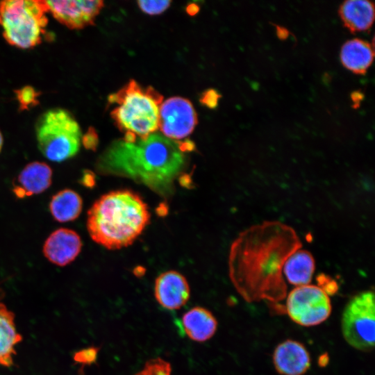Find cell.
<instances>
[{"label":"cell","instance_id":"obj_1","mask_svg":"<svg viewBox=\"0 0 375 375\" xmlns=\"http://www.w3.org/2000/svg\"><path fill=\"white\" fill-rule=\"evenodd\" d=\"M301 247L296 231L280 222H264L244 230L232 243L228 256L235 288L247 301H282L287 290L283 265Z\"/></svg>","mask_w":375,"mask_h":375},{"label":"cell","instance_id":"obj_2","mask_svg":"<svg viewBox=\"0 0 375 375\" xmlns=\"http://www.w3.org/2000/svg\"><path fill=\"white\" fill-rule=\"evenodd\" d=\"M193 146L191 142L172 140L158 133L133 142L121 139L99 156L96 169L101 174L129 178L167 194L185 166L184 151Z\"/></svg>","mask_w":375,"mask_h":375},{"label":"cell","instance_id":"obj_3","mask_svg":"<svg viewBox=\"0 0 375 375\" xmlns=\"http://www.w3.org/2000/svg\"><path fill=\"white\" fill-rule=\"evenodd\" d=\"M147 205L138 194L119 190L102 195L88 212L87 230L93 241L108 249L131 245L150 220Z\"/></svg>","mask_w":375,"mask_h":375},{"label":"cell","instance_id":"obj_4","mask_svg":"<svg viewBox=\"0 0 375 375\" xmlns=\"http://www.w3.org/2000/svg\"><path fill=\"white\" fill-rule=\"evenodd\" d=\"M162 99V95L153 87H142L133 79L110 94L108 103L115 105L110 116L124 133L122 140L133 142L156 133Z\"/></svg>","mask_w":375,"mask_h":375},{"label":"cell","instance_id":"obj_5","mask_svg":"<svg viewBox=\"0 0 375 375\" xmlns=\"http://www.w3.org/2000/svg\"><path fill=\"white\" fill-rule=\"evenodd\" d=\"M49 11L46 1L6 0L0 2V25L6 42L26 49L42 41Z\"/></svg>","mask_w":375,"mask_h":375},{"label":"cell","instance_id":"obj_6","mask_svg":"<svg viewBox=\"0 0 375 375\" xmlns=\"http://www.w3.org/2000/svg\"><path fill=\"white\" fill-rule=\"evenodd\" d=\"M38 149L48 160L60 162L78 152L81 144V128L69 111L60 108L42 113L35 124Z\"/></svg>","mask_w":375,"mask_h":375},{"label":"cell","instance_id":"obj_7","mask_svg":"<svg viewBox=\"0 0 375 375\" xmlns=\"http://www.w3.org/2000/svg\"><path fill=\"white\" fill-rule=\"evenodd\" d=\"M374 293L366 290L354 295L346 304L341 318L342 334L353 349L371 351L374 346Z\"/></svg>","mask_w":375,"mask_h":375},{"label":"cell","instance_id":"obj_8","mask_svg":"<svg viewBox=\"0 0 375 375\" xmlns=\"http://www.w3.org/2000/svg\"><path fill=\"white\" fill-rule=\"evenodd\" d=\"M328 294L320 287L306 285L294 288L286 299L285 311L296 324L310 327L325 322L331 313Z\"/></svg>","mask_w":375,"mask_h":375},{"label":"cell","instance_id":"obj_9","mask_svg":"<svg viewBox=\"0 0 375 375\" xmlns=\"http://www.w3.org/2000/svg\"><path fill=\"white\" fill-rule=\"evenodd\" d=\"M197 122L196 111L187 99L173 97L160 106L158 128L172 140L178 141L188 137Z\"/></svg>","mask_w":375,"mask_h":375},{"label":"cell","instance_id":"obj_10","mask_svg":"<svg viewBox=\"0 0 375 375\" xmlns=\"http://www.w3.org/2000/svg\"><path fill=\"white\" fill-rule=\"evenodd\" d=\"M49 11L60 23L70 29H81L93 25L103 7L101 0L46 1Z\"/></svg>","mask_w":375,"mask_h":375},{"label":"cell","instance_id":"obj_11","mask_svg":"<svg viewBox=\"0 0 375 375\" xmlns=\"http://www.w3.org/2000/svg\"><path fill=\"white\" fill-rule=\"evenodd\" d=\"M154 296L165 309L178 310L189 300L190 288L185 277L174 270L160 274L155 281Z\"/></svg>","mask_w":375,"mask_h":375},{"label":"cell","instance_id":"obj_12","mask_svg":"<svg viewBox=\"0 0 375 375\" xmlns=\"http://www.w3.org/2000/svg\"><path fill=\"white\" fill-rule=\"evenodd\" d=\"M82 248V241L74 231L60 228L51 233L44 243L42 251L51 263L64 267L72 262Z\"/></svg>","mask_w":375,"mask_h":375},{"label":"cell","instance_id":"obj_13","mask_svg":"<svg viewBox=\"0 0 375 375\" xmlns=\"http://www.w3.org/2000/svg\"><path fill=\"white\" fill-rule=\"evenodd\" d=\"M272 359L275 369L281 375H303L311 363L310 353L305 346L293 340L278 344Z\"/></svg>","mask_w":375,"mask_h":375},{"label":"cell","instance_id":"obj_14","mask_svg":"<svg viewBox=\"0 0 375 375\" xmlns=\"http://www.w3.org/2000/svg\"><path fill=\"white\" fill-rule=\"evenodd\" d=\"M52 169L45 162L27 164L12 183V192L18 199L38 194L48 189L52 181Z\"/></svg>","mask_w":375,"mask_h":375},{"label":"cell","instance_id":"obj_15","mask_svg":"<svg viewBox=\"0 0 375 375\" xmlns=\"http://www.w3.org/2000/svg\"><path fill=\"white\" fill-rule=\"evenodd\" d=\"M182 325L190 339L203 342L215 335L217 328V320L206 308L195 306L183 314Z\"/></svg>","mask_w":375,"mask_h":375},{"label":"cell","instance_id":"obj_16","mask_svg":"<svg viewBox=\"0 0 375 375\" xmlns=\"http://www.w3.org/2000/svg\"><path fill=\"white\" fill-rule=\"evenodd\" d=\"M339 15L344 26L351 32L365 31L373 24L374 6L369 1H346L340 6Z\"/></svg>","mask_w":375,"mask_h":375},{"label":"cell","instance_id":"obj_17","mask_svg":"<svg viewBox=\"0 0 375 375\" xmlns=\"http://www.w3.org/2000/svg\"><path fill=\"white\" fill-rule=\"evenodd\" d=\"M22 340L16 328L15 314L0 301V365H13L15 347Z\"/></svg>","mask_w":375,"mask_h":375},{"label":"cell","instance_id":"obj_18","mask_svg":"<svg viewBox=\"0 0 375 375\" xmlns=\"http://www.w3.org/2000/svg\"><path fill=\"white\" fill-rule=\"evenodd\" d=\"M374 59V50L367 41L355 38L347 41L340 51L342 65L348 70L364 74L370 67Z\"/></svg>","mask_w":375,"mask_h":375},{"label":"cell","instance_id":"obj_19","mask_svg":"<svg viewBox=\"0 0 375 375\" xmlns=\"http://www.w3.org/2000/svg\"><path fill=\"white\" fill-rule=\"evenodd\" d=\"M315 268L312 254L299 249L288 258L283 267V273L289 283L298 287L310 284Z\"/></svg>","mask_w":375,"mask_h":375},{"label":"cell","instance_id":"obj_20","mask_svg":"<svg viewBox=\"0 0 375 375\" xmlns=\"http://www.w3.org/2000/svg\"><path fill=\"white\" fill-rule=\"evenodd\" d=\"M83 200L81 196L71 189H64L52 197L49 203V210L53 219L58 222L75 220L81 214Z\"/></svg>","mask_w":375,"mask_h":375},{"label":"cell","instance_id":"obj_21","mask_svg":"<svg viewBox=\"0 0 375 375\" xmlns=\"http://www.w3.org/2000/svg\"><path fill=\"white\" fill-rule=\"evenodd\" d=\"M134 375H172V367L169 362L158 357L147 360Z\"/></svg>","mask_w":375,"mask_h":375},{"label":"cell","instance_id":"obj_22","mask_svg":"<svg viewBox=\"0 0 375 375\" xmlns=\"http://www.w3.org/2000/svg\"><path fill=\"white\" fill-rule=\"evenodd\" d=\"M21 111L28 110L38 103V92L34 88L26 85L15 91Z\"/></svg>","mask_w":375,"mask_h":375},{"label":"cell","instance_id":"obj_23","mask_svg":"<svg viewBox=\"0 0 375 375\" xmlns=\"http://www.w3.org/2000/svg\"><path fill=\"white\" fill-rule=\"evenodd\" d=\"M137 3L140 10L150 15H159L170 6V1H138Z\"/></svg>","mask_w":375,"mask_h":375},{"label":"cell","instance_id":"obj_24","mask_svg":"<svg viewBox=\"0 0 375 375\" xmlns=\"http://www.w3.org/2000/svg\"><path fill=\"white\" fill-rule=\"evenodd\" d=\"M81 143L88 149L94 150L98 144L97 133L94 128H90L87 133L82 136Z\"/></svg>","mask_w":375,"mask_h":375},{"label":"cell","instance_id":"obj_25","mask_svg":"<svg viewBox=\"0 0 375 375\" xmlns=\"http://www.w3.org/2000/svg\"><path fill=\"white\" fill-rule=\"evenodd\" d=\"M220 95L215 90H208L201 96V102L209 108H213L217 106Z\"/></svg>","mask_w":375,"mask_h":375},{"label":"cell","instance_id":"obj_26","mask_svg":"<svg viewBox=\"0 0 375 375\" xmlns=\"http://www.w3.org/2000/svg\"><path fill=\"white\" fill-rule=\"evenodd\" d=\"M97 351L98 350L97 348H89L79 352V355L77 356V357L79 358L78 360H81V362L86 363L91 362L96 360Z\"/></svg>","mask_w":375,"mask_h":375},{"label":"cell","instance_id":"obj_27","mask_svg":"<svg viewBox=\"0 0 375 375\" xmlns=\"http://www.w3.org/2000/svg\"><path fill=\"white\" fill-rule=\"evenodd\" d=\"M362 99V94L359 92H356L352 94V101L354 105H358V102Z\"/></svg>","mask_w":375,"mask_h":375},{"label":"cell","instance_id":"obj_28","mask_svg":"<svg viewBox=\"0 0 375 375\" xmlns=\"http://www.w3.org/2000/svg\"><path fill=\"white\" fill-rule=\"evenodd\" d=\"M188 12L190 15H194L198 12V6L197 5L192 4L188 7Z\"/></svg>","mask_w":375,"mask_h":375},{"label":"cell","instance_id":"obj_29","mask_svg":"<svg viewBox=\"0 0 375 375\" xmlns=\"http://www.w3.org/2000/svg\"><path fill=\"white\" fill-rule=\"evenodd\" d=\"M3 136H2V134L0 131V152L1 151V149H2V146H3Z\"/></svg>","mask_w":375,"mask_h":375}]
</instances>
